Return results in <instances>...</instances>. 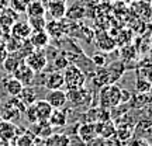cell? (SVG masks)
<instances>
[{"mask_svg":"<svg viewBox=\"0 0 152 146\" xmlns=\"http://www.w3.org/2000/svg\"><path fill=\"white\" fill-rule=\"evenodd\" d=\"M71 62H69V59L66 58V55L64 54V51L62 52H59V54L55 56L54 59H52V62H51V66H52V70H61L64 72V69H65L66 66L69 65Z\"/></svg>","mask_w":152,"mask_h":146,"instance_id":"cell-30","label":"cell"},{"mask_svg":"<svg viewBox=\"0 0 152 146\" xmlns=\"http://www.w3.org/2000/svg\"><path fill=\"white\" fill-rule=\"evenodd\" d=\"M20 134V128L18 125L10 121H6V119L0 118V139L3 141H9L13 142Z\"/></svg>","mask_w":152,"mask_h":146,"instance_id":"cell-10","label":"cell"},{"mask_svg":"<svg viewBox=\"0 0 152 146\" xmlns=\"http://www.w3.org/2000/svg\"><path fill=\"white\" fill-rule=\"evenodd\" d=\"M47 90H56V89H62L65 86L64 83V73L61 70H51L45 72V77H44V84Z\"/></svg>","mask_w":152,"mask_h":146,"instance_id":"cell-11","label":"cell"},{"mask_svg":"<svg viewBox=\"0 0 152 146\" xmlns=\"http://www.w3.org/2000/svg\"><path fill=\"white\" fill-rule=\"evenodd\" d=\"M45 31L49 34V37L54 38H59L65 34V30H64V24L61 23V20H52V21L47 23V27H45Z\"/></svg>","mask_w":152,"mask_h":146,"instance_id":"cell-29","label":"cell"},{"mask_svg":"<svg viewBox=\"0 0 152 146\" xmlns=\"http://www.w3.org/2000/svg\"><path fill=\"white\" fill-rule=\"evenodd\" d=\"M30 44L34 46V49H44L49 45L51 37L45 30H38V31H33L30 38H28Z\"/></svg>","mask_w":152,"mask_h":146,"instance_id":"cell-14","label":"cell"},{"mask_svg":"<svg viewBox=\"0 0 152 146\" xmlns=\"http://www.w3.org/2000/svg\"><path fill=\"white\" fill-rule=\"evenodd\" d=\"M34 107H35V113H37V121H48L49 115H51L52 110H54L45 98L44 100L38 98L37 101L34 103Z\"/></svg>","mask_w":152,"mask_h":146,"instance_id":"cell-20","label":"cell"},{"mask_svg":"<svg viewBox=\"0 0 152 146\" xmlns=\"http://www.w3.org/2000/svg\"><path fill=\"white\" fill-rule=\"evenodd\" d=\"M28 129L33 132L37 139H41V141L47 139L54 132V128L51 126V124H49L48 121H37L35 124H31V126Z\"/></svg>","mask_w":152,"mask_h":146,"instance_id":"cell-13","label":"cell"},{"mask_svg":"<svg viewBox=\"0 0 152 146\" xmlns=\"http://www.w3.org/2000/svg\"><path fill=\"white\" fill-rule=\"evenodd\" d=\"M137 75L138 77H144L152 81V58H144L137 65Z\"/></svg>","mask_w":152,"mask_h":146,"instance_id":"cell-26","label":"cell"},{"mask_svg":"<svg viewBox=\"0 0 152 146\" xmlns=\"http://www.w3.org/2000/svg\"><path fill=\"white\" fill-rule=\"evenodd\" d=\"M135 90L137 93H151V81L144 79V77H137V81H135Z\"/></svg>","mask_w":152,"mask_h":146,"instance_id":"cell-32","label":"cell"},{"mask_svg":"<svg viewBox=\"0 0 152 146\" xmlns=\"http://www.w3.org/2000/svg\"><path fill=\"white\" fill-rule=\"evenodd\" d=\"M151 96H152V81H151Z\"/></svg>","mask_w":152,"mask_h":146,"instance_id":"cell-44","label":"cell"},{"mask_svg":"<svg viewBox=\"0 0 152 146\" xmlns=\"http://www.w3.org/2000/svg\"><path fill=\"white\" fill-rule=\"evenodd\" d=\"M11 76H14L17 80L21 81L23 86H33L34 80H35V72L31 68H28L24 62H21L17 66L16 70L11 73Z\"/></svg>","mask_w":152,"mask_h":146,"instance_id":"cell-6","label":"cell"},{"mask_svg":"<svg viewBox=\"0 0 152 146\" xmlns=\"http://www.w3.org/2000/svg\"><path fill=\"white\" fill-rule=\"evenodd\" d=\"M28 24L33 28V31H38V30H45L47 27V18L44 17H28Z\"/></svg>","mask_w":152,"mask_h":146,"instance_id":"cell-31","label":"cell"},{"mask_svg":"<svg viewBox=\"0 0 152 146\" xmlns=\"http://www.w3.org/2000/svg\"><path fill=\"white\" fill-rule=\"evenodd\" d=\"M106 68V70H107V76H109V81L110 84H114V83H117V81L125 75V72H127V65H125L123 60H114L111 63L104 66Z\"/></svg>","mask_w":152,"mask_h":146,"instance_id":"cell-7","label":"cell"},{"mask_svg":"<svg viewBox=\"0 0 152 146\" xmlns=\"http://www.w3.org/2000/svg\"><path fill=\"white\" fill-rule=\"evenodd\" d=\"M0 146H11V142H9V141H3V139H0Z\"/></svg>","mask_w":152,"mask_h":146,"instance_id":"cell-42","label":"cell"},{"mask_svg":"<svg viewBox=\"0 0 152 146\" xmlns=\"http://www.w3.org/2000/svg\"><path fill=\"white\" fill-rule=\"evenodd\" d=\"M31 33H33V28L30 27L28 21H23V20H20V21L17 20L10 27V31H9L10 37L16 38L18 41H27Z\"/></svg>","mask_w":152,"mask_h":146,"instance_id":"cell-8","label":"cell"},{"mask_svg":"<svg viewBox=\"0 0 152 146\" xmlns=\"http://www.w3.org/2000/svg\"><path fill=\"white\" fill-rule=\"evenodd\" d=\"M28 3H30V0H9V6L14 11H17L18 14L20 13H26Z\"/></svg>","mask_w":152,"mask_h":146,"instance_id":"cell-33","label":"cell"},{"mask_svg":"<svg viewBox=\"0 0 152 146\" xmlns=\"http://www.w3.org/2000/svg\"><path fill=\"white\" fill-rule=\"evenodd\" d=\"M42 146H69V135L65 132H52L42 141Z\"/></svg>","mask_w":152,"mask_h":146,"instance_id":"cell-18","label":"cell"},{"mask_svg":"<svg viewBox=\"0 0 152 146\" xmlns=\"http://www.w3.org/2000/svg\"><path fill=\"white\" fill-rule=\"evenodd\" d=\"M23 115L26 117V119H27L28 124H35V122H37V113H35V107H34V104L27 105V107H26V111H24Z\"/></svg>","mask_w":152,"mask_h":146,"instance_id":"cell-36","label":"cell"},{"mask_svg":"<svg viewBox=\"0 0 152 146\" xmlns=\"http://www.w3.org/2000/svg\"><path fill=\"white\" fill-rule=\"evenodd\" d=\"M124 48L121 49V58H123V62H128L131 59H135L137 58V49L132 46V45H123Z\"/></svg>","mask_w":152,"mask_h":146,"instance_id":"cell-34","label":"cell"},{"mask_svg":"<svg viewBox=\"0 0 152 146\" xmlns=\"http://www.w3.org/2000/svg\"><path fill=\"white\" fill-rule=\"evenodd\" d=\"M96 44H97V48L103 52H113L117 44L111 35H109L107 33H97L96 34Z\"/></svg>","mask_w":152,"mask_h":146,"instance_id":"cell-16","label":"cell"},{"mask_svg":"<svg viewBox=\"0 0 152 146\" xmlns=\"http://www.w3.org/2000/svg\"><path fill=\"white\" fill-rule=\"evenodd\" d=\"M62 73H64V83H65L64 87H66V90H76L85 87L86 84V75L82 72L80 68H77L73 63H69Z\"/></svg>","mask_w":152,"mask_h":146,"instance_id":"cell-3","label":"cell"},{"mask_svg":"<svg viewBox=\"0 0 152 146\" xmlns=\"http://www.w3.org/2000/svg\"><path fill=\"white\" fill-rule=\"evenodd\" d=\"M3 87H4L6 93L10 96V97H17L23 90V83L20 80H17L14 76H9L7 79L3 80Z\"/></svg>","mask_w":152,"mask_h":146,"instance_id":"cell-19","label":"cell"},{"mask_svg":"<svg viewBox=\"0 0 152 146\" xmlns=\"http://www.w3.org/2000/svg\"><path fill=\"white\" fill-rule=\"evenodd\" d=\"M21 62H24V59H23L20 55L17 54V52H13V54H9L7 56H6V59L3 60V69H4L7 73H13V72L16 70V68Z\"/></svg>","mask_w":152,"mask_h":146,"instance_id":"cell-28","label":"cell"},{"mask_svg":"<svg viewBox=\"0 0 152 146\" xmlns=\"http://www.w3.org/2000/svg\"><path fill=\"white\" fill-rule=\"evenodd\" d=\"M17 98H18L26 107H27V105H31V104H34L38 100L37 90H35L33 86H24L21 93L17 96Z\"/></svg>","mask_w":152,"mask_h":146,"instance_id":"cell-24","label":"cell"},{"mask_svg":"<svg viewBox=\"0 0 152 146\" xmlns=\"http://www.w3.org/2000/svg\"><path fill=\"white\" fill-rule=\"evenodd\" d=\"M86 11H87L86 9L77 1V3H75V4L66 7L65 18L71 20V21H79V20H82V18L86 17Z\"/></svg>","mask_w":152,"mask_h":146,"instance_id":"cell-21","label":"cell"},{"mask_svg":"<svg viewBox=\"0 0 152 146\" xmlns=\"http://www.w3.org/2000/svg\"><path fill=\"white\" fill-rule=\"evenodd\" d=\"M68 101L73 108H82L83 104H89L92 101V92L86 87H80L76 90H68L66 93Z\"/></svg>","mask_w":152,"mask_h":146,"instance_id":"cell-5","label":"cell"},{"mask_svg":"<svg viewBox=\"0 0 152 146\" xmlns=\"http://www.w3.org/2000/svg\"><path fill=\"white\" fill-rule=\"evenodd\" d=\"M17 18H18V13L17 11L13 10L10 6L4 7L1 10V13H0V28L9 33L10 27L17 21Z\"/></svg>","mask_w":152,"mask_h":146,"instance_id":"cell-15","label":"cell"},{"mask_svg":"<svg viewBox=\"0 0 152 146\" xmlns=\"http://www.w3.org/2000/svg\"><path fill=\"white\" fill-rule=\"evenodd\" d=\"M90 60H92V63L94 65V68H104V66L107 65V58H106V55L102 54V52L93 54L92 56H90Z\"/></svg>","mask_w":152,"mask_h":146,"instance_id":"cell-35","label":"cell"},{"mask_svg":"<svg viewBox=\"0 0 152 146\" xmlns=\"http://www.w3.org/2000/svg\"><path fill=\"white\" fill-rule=\"evenodd\" d=\"M7 55H9V52H7V49H6L4 44H0V65L3 63V60L6 59Z\"/></svg>","mask_w":152,"mask_h":146,"instance_id":"cell-40","label":"cell"},{"mask_svg":"<svg viewBox=\"0 0 152 146\" xmlns=\"http://www.w3.org/2000/svg\"><path fill=\"white\" fill-rule=\"evenodd\" d=\"M14 141H16V146H38V139L30 129L21 131Z\"/></svg>","mask_w":152,"mask_h":146,"instance_id":"cell-25","label":"cell"},{"mask_svg":"<svg viewBox=\"0 0 152 146\" xmlns=\"http://www.w3.org/2000/svg\"><path fill=\"white\" fill-rule=\"evenodd\" d=\"M131 94L128 90H125V89H121V104L123 103H128L130 101V98H131Z\"/></svg>","mask_w":152,"mask_h":146,"instance_id":"cell-39","label":"cell"},{"mask_svg":"<svg viewBox=\"0 0 152 146\" xmlns=\"http://www.w3.org/2000/svg\"><path fill=\"white\" fill-rule=\"evenodd\" d=\"M66 7H68L66 3H62V1H48V10L51 14V18L58 20V21L65 18Z\"/></svg>","mask_w":152,"mask_h":146,"instance_id":"cell-23","label":"cell"},{"mask_svg":"<svg viewBox=\"0 0 152 146\" xmlns=\"http://www.w3.org/2000/svg\"><path fill=\"white\" fill-rule=\"evenodd\" d=\"M26 13L28 17H44L47 13V6L42 0H30Z\"/></svg>","mask_w":152,"mask_h":146,"instance_id":"cell-22","label":"cell"},{"mask_svg":"<svg viewBox=\"0 0 152 146\" xmlns=\"http://www.w3.org/2000/svg\"><path fill=\"white\" fill-rule=\"evenodd\" d=\"M45 100L52 108H64L68 104V96L66 92L62 89H56V90H48L45 94Z\"/></svg>","mask_w":152,"mask_h":146,"instance_id":"cell-9","label":"cell"},{"mask_svg":"<svg viewBox=\"0 0 152 146\" xmlns=\"http://www.w3.org/2000/svg\"><path fill=\"white\" fill-rule=\"evenodd\" d=\"M69 146H86V143L77 136V134L69 136Z\"/></svg>","mask_w":152,"mask_h":146,"instance_id":"cell-38","label":"cell"},{"mask_svg":"<svg viewBox=\"0 0 152 146\" xmlns=\"http://www.w3.org/2000/svg\"><path fill=\"white\" fill-rule=\"evenodd\" d=\"M121 104V87L114 84H106L99 89V107L106 110L117 108Z\"/></svg>","mask_w":152,"mask_h":146,"instance_id":"cell-1","label":"cell"},{"mask_svg":"<svg viewBox=\"0 0 152 146\" xmlns=\"http://www.w3.org/2000/svg\"><path fill=\"white\" fill-rule=\"evenodd\" d=\"M24 63L28 68H31L35 73H39V72L45 70L47 66H48V59H47L45 51L44 49H34L31 54L26 56Z\"/></svg>","mask_w":152,"mask_h":146,"instance_id":"cell-4","label":"cell"},{"mask_svg":"<svg viewBox=\"0 0 152 146\" xmlns=\"http://www.w3.org/2000/svg\"><path fill=\"white\" fill-rule=\"evenodd\" d=\"M96 129H97V135L102 136L103 139L115 135V125L111 122V119L103 121V122H96Z\"/></svg>","mask_w":152,"mask_h":146,"instance_id":"cell-27","label":"cell"},{"mask_svg":"<svg viewBox=\"0 0 152 146\" xmlns=\"http://www.w3.org/2000/svg\"><path fill=\"white\" fill-rule=\"evenodd\" d=\"M79 3H80L86 10H92V9H96V7L102 3V0H79Z\"/></svg>","mask_w":152,"mask_h":146,"instance_id":"cell-37","label":"cell"},{"mask_svg":"<svg viewBox=\"0 0 152 146\" xmlns=\"http://www.w3.org/2000/svg\"><path fill=\"white\" fill-rule=\"evenodd\" d=\"M26 111V105L18 100L17 97H10L0 101V118L16 122L23 117Z\"/></svg>","mask_w":152,"mask_h":146,"instance_id":"cell-2","label":"cell"},{"mask_svg":"<svg viewBox=\"0 0 152 146\" xmlns=\"http://www.w3.org/2000/svg\"><path fill=\"white\" fill-rule=\"evenodd\" d=\"M48 1H62V3H66V0H48Z\"/></svg>","mask_w":152,"mask_h":146,"instance_id":"cell-43","label":"cell"},{"mask_svg":"<svg viewBox=\"0 0 152 146\" xmlns=\"http://www.w3.org/2000/svg\"><path fill=\"white\" fill-rule=\"evenodd\" d=\"M130 146H149V143L147 141H144V139H134L130 143Z\"/></svg>","mask_w":152,"mask_h":146,"instance_id":"cell-41","label":"cell"},{"mask_svg":"<svg viewBox=\"0 0 152 146\" xmlns=\"http://www.w3.org/2000/svg\"><path fill=\"white\" fill-rule=\"evenodd\" d=\"M48 122L52 128H62L68 124V113L64 108H54L49 115Z\"/></svg>","mask_w":152,"mask_h":146,"instance_id":"cell-17","label":"cell"},{"mask_svg":"<svg viewBox=\"0 0 152 146\" xmlns=\"http://www.w3.org/2000/svg\"><path fill=\"white\" fill-rule=\"evenodd\" d=\"M76 134H77V136L85 143L90 142L93 138L97 136L96 122H83V124H79L77 125V129H76Z\"/></svg>","mask_w":152,"mask_h":146,"instance_id":"cell-12","label":"cell"}]
</instances>
